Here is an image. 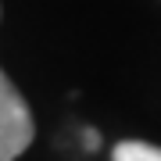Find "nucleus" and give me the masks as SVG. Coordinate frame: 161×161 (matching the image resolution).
Segmentation results:
<instances>
[{
	"instance_id": "f257e3e1",
	"label": "nucleus",
	"mask_w": 161,
	"mask_h": 161,
	"mask_svg": "<svg viewBox=\"0 0 161 161\" xmlns=\"http://www.w3.org/2000/svg\"><path fill=\"white\" fill-rule=\"evenodd\" d=\"M36 136L32 125V111L25 97L18 93V86L7 79V72L0 68V161H14L29 150Z\"/></svg>"
},
{
	"instance_id": "f03ea898",
	"label": "nucleus",
	"mask_w": 161,
	"mask_h": 161,
	"mask_svg": "<svg viewBox=\"0 0 161 161\" xmlns=\"http://www.w3.org/2000/svg\"><path fill=\"white\" fill-rule=\"evenodd\" d=\"M111 161H161V147L143 140H122L111 150Z\"/></svg>"
},
{
	"instance_id": "7ed1b4c3",
	"label": "nucleus",
	"mask_w": 161,
	"mask_h": 161,
	"mask_svg": "<svg viewBox=\"0 0 161 161\" xmlns=\"http://www.w3.org/2000/svg\"><path fill=\"white\" fill-rule=\"evenodd\" d=\"M82 143H86V150H97L100 147V132L97 129H86V132H82Z\"/></svg>"
}]
</instances>
